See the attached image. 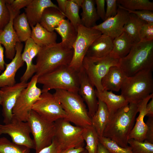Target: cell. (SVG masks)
Instances as JSON below:
<instances>
[{"label":"cell","instance_id":"12","mask_svg":"<svg viewBox=\"0 0 153 153\" xmlns=\"http://www.w3.org/2000/svg\"><path fill=\"white\" fill-rule=\"evenodd\" d=\"M32 110L51 122L60 119H66L67 117L58 100L49 92L42 93L40 99L33 105Z\"/></svg>","mask_w":153,"mask_h":153},{"label":"cell","instance_id":"2","mask_svg":"<svg viewBox=\"0 0 153 153\" xmlns=\"http://www.w3.org/2000/svg\"><path fill=\"white\" fill-rule=\"evenodd\" d=\"M73 53V47L62 42L41 47L37 56L35 74L39 77L61 66L69 65Z\"/></svg>","mask_w":153,"mask_h":153},{"label":"cell","instance_id":"43","mask_svg":"<svg viewBox=\"0 0 153 153\" xmlns=\"http://www.w3.org/2000/svg\"><path fill=\"white\" fill-rule=\"evenodd\" d=\"M107 5L105 20L115 16L117 12L116 0H105Z\"/></svg>","mask_w":153,"mask_h":153},{"label":"cell","instance_id":"16","mask_svg":"<svg viewBox=\"0 0 153 153\" xmlns=\"http://www.w3.org/2000/svg\"><path fill=\"white\" fill-rule=\"evenodd\" d=\"M79 81L78 93L85 103L88 108L89 116L91 118L97 111L98 101L94 86L82 67L78 72Z\"/></svg>","mask_w":153,"mask_h":153},{"label":"cell","instance_id":"35","mask_svg":"<svg viewBox=\"0 0 153 153\" xmlns=\"http://www.w3.org/2000/svg\"><path fill=\"white\" fill-rule=\"evenodd\" d=\"M30 150L11 142L5 137L0 138V153H30Z\"/></svg>","mask_w":153,"mask_h":153},{"label":"cell","instance_id":"49","mask_svg":"<svg viewBox=\"0 0 153 153\" xmlns=\"http://www.w3.org/2000/svg\"><path fill=\"white\" fill-rule=\"evenodd\" d=\"M85 148L84 147L71 148L65 150L61 151L60 153H80Z\"/></svg>","mask_w":153,"mask_h":153},{"label":"cell","instance_id":"9","mask_svg":"<svg viewBox=\"0 0 153 153\" xmlns=\"http://www.w3.org/2000/svg\"><path fill=\"white\" fill-rule=\"evenodd\" d=\"M54 138L61 151L72 148L83 147L84 141L82 136L83 128L72 125L65 119L54 122Z\"/></svg>","mask_w":153,"mask_h":153},{"label":"cell","instance_id":"14","mask_svg":"<svg viewBox=\"0 0 153 153\" xmlns=\"http://www.w3.org/2000/svg\"><path fill=\"white\" fill-rule=\"evenodd\" d=\"M118 7L117 12L115 16L107 18L102 23L92 27L113 39L123 33L124 26L130 17V14L127 11Z\"/></svg>","mask_w":153,"mask_h":153},{"label":"cell","instance_id":"54","mask_svg":"<svg viewBox=\"0 0 153 153\" xmlns=\"http://www.w3.org/2000/svg\"><path fill=\"white\" fill-rule=\"evenodd\" d=\"M2 95L3 92L2 91L0 90V105H1L2 101Z\"/></svg>","mask_w":153,"mask_h":153},{"label":"cell","instance_id":"28","mask_svg":"<svg viewBox=\"0 0 153 153\" xmlns=\"http://www.w3.org/2000/svg\"><path fill=\"white\" fill-rule=\"evenodd\" d=\"M94 0H83L81 7V24L88 28H92L100 18L97 13Z\"/></svg>","mask_w":153,"mask_h":153},{"label":"cell","instance_id":"19","mask_svg":"<svg viewBox=\"0 0 153 153\" xmlns=\"http://www.w3.org/2000/svg\"><path fill=\"white\" fill-rule=\"evenodd\" d=\"M153 97V93L138 103L139 115L136 119V123L129 135V140L133 139L141 142L144 140L147 129L146 125L144 121V118L146 114V105Z\"/></svg>","mask_w":153,"mask_h":153},{"label":"cell","instance_id":"1","mask_svg":"<svg viewBox=\"0 0 153 153\" xmlns=\"http://www.w3.org/2000/svg\"><path fill=\"white\" fill-rule=\"evenodd\" d=\"M138 111V103H131L110 116L103 136L126 148L129 135L135 124Z\"/></svg>","mask_w":153,"mask_h":153},{"label":"cell","instance_id":"40","mask_svg":"<svg viewBox=\"0 0 153 153\" xmlns=\"http://www.w3.org/2000/svg\"><path fill=\"white\" fill-rule=\"evenodd\" d=\"M8 8L18 16L21 8L26 7L32 0H5Z\"/></svg>","mask_w":153,"mask_h":153},{"label":"cell","instance_id":"24","mask_svg":"<svg viewBox=\"0 0 153 153\" xmlns=\"http://www.w3.org/2000/svg\"><path fill=\"white\" fill-rule=\"evenodd\" d=\"M31 38L35 42L42 47L56 43L57 35L54 31L50 32L39 23L31 27Z\"/></svg>","mask_w":153,"mask_h":153},{"label":"cell","instance_id":"6","mask_svg":"<svg viewBox=\"0 0 153 153\" xmlns=\"http://www.w3.org/2000/svg\"><path fill=\"white\" fill-rule=\"evenodd\" d=\"M152 71L142 70L126 77L120 89L121 94L129 103H138L153 93Z\"/></svg>","mask_w":153,"mask_h":153},{"label":"cell","instance_id":"47","mask_svg":"<svg viewBox=\"0 0 153 153\" xmlns=\"http://www.w3.org/2000/svg\"><path fill=\"white\" fill-rule=\"evenodd\" d=\"M28 39L29 42V55L31 59L33 60L34 57L37 55L41 47L35 43L31 37Z\"/></svg>","mask_w":153,"mask_h":153},{"label":"cell","instance_id":"42","mask_svg":"<svg viewBox=\"0 0 153 153\" xmlns=\"http://www.w3.org/2000/svg\"><path fill=\"white\" fill-rule=\"evenodd\" d=\"M117 5L118 6L127 11L129 14L136 15L146 22L153 23V12L152 11L146 10H132L126 9L119 5Z\"/></svg>","mask_w":153,"mask_h":153},{"label":"cell","instance_id":"10","mask_svg":"<svg viewBox=\"0 0 153 153\" xmlns=\"http://www.w3.org/2000/svg\"><path fill=\"white\" fill-rule=\"evenodd\" d=\"M119 60L111 57L110 55L98 58L85 57L82 62V67L97 91L104 90L101 83L102 79L110 67L119 66Z\"/></svg>","mask_w":153,"mask_h":153},{"label":"cell","instance_id":"3","mask_svg":"<svg viewBox=\"0 0 153 153\" xmlns=\"http://www.w3.org/2000/svg\"><path fill=\"white\" fill-rule=\"evenodd\" d=\"M119 66L128 77L142 70H153V40L134 44L128 55L119 59Z\"/></svg>","mask_w":153,"mask_h":153},{"label":"cell","instance_id":"25","mask_svg":"<svg viewBox=\"0 0 153 153\" xmlns=\"http://www.w3.org/2000/svg\"><path fill=\"white\" fill-rule=\"evenodd\" d=\"M113 47L110 54L112 57L120 59L126 56L135 44L125 32L113 40Z\"/></svg>","mask_w":153,"mask_h":153},{"label":"cell","instance_id":"5","mask_svg":"<svg viewBox=\"0 0 153 153\" xmlns=\"http://www.w3.org/2000/svg\"><path fill=\"white\" fill-rule=\"evenodd\" d=\"M37 83L42 85V93L52 89L78 93L79 86L78 72L69 65L61 66L38 77Z\"/></svg>","mask_w":153,"mask_h":153},{"label":"cell","instance_id":"41","mask_svg":"<svg viewBox=\"0 0 153 153\" xmlns=\"http://www.w3.org/2000/svg\"><path fill=\"white\" fill-rule=\"evenodd\" d=\"M10 16L5 0H0V29H3L9 23Z\"/></svg>","mask_w":153,"mask_h":153},{"label":"cell","instance_id":"48","mask_svg":"<svg viewBox=\"0 0 153 153\" xmlns=\"http://www.w3.org/2000/svg\"><path fill=\"white\" fill-rule=\"evenodd\" d=\"M146 109V116L153 117V97L147 103Z\"/></svg>","mask_w":153,"mask_h":153},{"label":"cell","instance_id":"51","mask_svg":"<svg viewBox=\"0 0 153 153\" xmlns=\"http://www.w3.org/2000/svg\"><path fill=\"white\" fill-rule=\"evenodd\" d=\"M4 48L0 43V70L3 71L5 69V63L4 57Z\"/></svg>","mask_w":153,"mask_h":153},{"label":"cell","instance_id":"30","mask_svg":"<svg viewBox=\"0 0 153 153\" xmlns=\"http://www.w3.org/2000/svg\"><path fill=\"white\" fill-rule=\"evenodd\" d=\"M13 26L20 42H26L31 37V30L25 12L14 18Z\"/></svg>","mask_w":153,"mask_h":153},{"label":"cell","instance_id":"26","mask_svg":"<svg viewBox=\"0 0 153 153\" xmlns=\"http://www.w3.org/2000/svg\"><path fill=\"white\" fill-rule=\"evenodd\" d=\"M65 17L58 9L53 7H48L44 11L39 24L48 31L53 32Z\"/></svg>","mask_w":153,"mask_h":153},{"label":"cell","instance_id":"55","mask_svg":"<svg viewBox=\"0 0 153 153\" xmlns=\"http://www.w3.org/2000/svg\"><path fill=\"white\" fill-rule=\"evenodd\" d=\"M80 153H88L87 150L85 149V150Z\"/></svg>","mask_w":153,"mask_h":153},{"label":"cell","instance_id":"7","mask_svg":"<svg viewBox=\"0 0 153 153\" xmlns=\"http://www.w3.org/2000/svg\"><path fill=\"white\" fill-rule=\"evenodd\" d=\"M33 137L35 153L50 145L54 136V122H49L33 110L29 112L27 121Z\"/></svg>","mask_w":153,"mask_h":153},{"label":"cell","instance_id":"23","mask_svg":"<svg viewBox=\"0 0 153 153\" xmlns=\"http://www.w3.org/2000/svg\"><path fill=\"white\" fill-rule=\"evenodd\" d=\"M95 92L98 99L106 105L110 116L129 103L122 95H116L111 91H98L95 89Z\"/></svg>","mask_w":153,"mask_h":153},{"label":"cell","instance_id":"32","mask_svg":"<svg viewBox=\"0 0 153 153\" xmlns=\"http://www.w3.org/2000/svg\"><path fill=\"white\" fill-rule=\"evenodd\" d=\"M82 136L86 143L85 148L88 153H97L99 143V136L92 125L83 128Z\"/></svg>","mask_w":153,"mask_h":153},{"label":"cell","instance_id":"52","mask_svg":"<svg viewBox=\"0 0 153 153\" xmlns=\"http://www.w3.org/2000/svg\"><path fill=\"white\" fill-rule=\"evenodd\" d=\"M97 153H110V152L99 142Z\"/></svg>","mask_w":153,"mask_h":153},{"label":"cell","instance_id":"15","mask_svg":"<svg viewBox=\"0 0 153 153\" xmlns=\"http://www.w3.org/2000/svg\"><path fill=\"white\" fill-rule=\"evenodd\" d=\"M28 82H20L11 86L1 88L3 92L2 115L3 122H10L13 117L12 110L17 99L22 91L28 86Z\"/></svg>","mask_w":153,"mask_h":153},{"label":"cell","instance_id":"57","mask_svg":"<svg viewBox=\"0 0 153 153\" xmlns=\"http://www.w3.org/2000/svg\"><path fill=\"white\" fill-rule=\"evenodd\" d=\"M1 70H0V73H1Z\"/></svg>","mask_w":153,"mask_h":153},{"label":"cell","instance_id":"36","mask_svg":"<svg viewBox=\"0 0 153 153\" xmlns=\"http://www.w3.org/2000/svg\"><path fill=\"white\" fill-rule=\"evenodd\" d=\"M80 8L72 0H67L65 14L76 30L78 26L81 24L79 14Z\"/></svg>","mask_w":153,"mask_h":153},{"label":"cell","instance_id":"8","mask_svg":"<svg viewBox=\"0 0 153 153\" xmlns=\"http://www.w3.org/2000/svg\"><path fill=\"white\" fill-rule=\"evenodd\" d=\"M77 31V37L72 46L73 57L69 66L78 72L82 67L83 59L90 46L102 34L95 29L82 24L78 26Z\"/></svg>","mask_w":153,"mask_h":153},{"label":"cell","instance_id":"56","mask_svg":"<svg viewBox=\"0 0 153 153\" xmlns=\"http://www.w3.org/2000/svg\"><path fill=\"white\" fill-rule=\"evenodd\" d=\"M3 31V30H2L0 29V34L2 33Z\"/></svg>","mask_w":153,"mask_h":153},{"label":"cell","instance_id":"34","mask_svg":"<svg viewBox=\"0 0 153 153\" xmlns=\"http://www.w3.org/2000/svg\"><path fill=\"white\" fill-rule=\"evenodd\" d=\"M116 2L117 5L131 10H153V3L148 0H116Z\"/></svg>","mask_w":153,"mask_h":153},{"label":"cell","instance_id":"53","mask_svg":"<svg viewBox=\"0 0 153 153\" xmlns=\"http://www.w3.org/2000/svg\"><path fill=\"white\" fill-rule=\"evenodd\" d=\"M72 1L80 7H81L83 0H72Z\"/></svg>","mask_w":153,"mask_h":153},{"label":"cell","instance_id":"17","mask_svg":"<svg viewBox=\"0 0 153 153\" xmlns=\"http://www.w3.org/2000/svg\"><path fill=\"white\" fill-rule=\"evenodd\" d=\"M23 47V45L21 42H17L14 57L9 63H5L6 69L0 75V88L12 86L16 83L15 77L16 73L24 63L21 58Z\"/></svg>","mask_w":153,"mask_h":153},{"label":"cell","instance_id":"46","mask_svg":"<svg viewBox=\"0 0 153 153\" xmlns=\"http://www.w3.org/2000/svg\"><path fill=\"white\" fill-rule=\"evenodd\" d=\"M95 1L96 5V10L98 15L104 21L106 12L105 10V0H95Z\"/></svg>","mask_w":153,"mask_h":153},{"label":"cell","instance_id":"37","mask_svg":"<svg viewBox=\"0 0 153 153\" xmlns=\"http://www.w3.org/2000/svg\"><path fill=\"white\" fill-rule=\"evenodd\" d=\"M99 141L110 153H133L129 146L126 148L122 147L113 141L103 136L99 137Z\"/></svg>","mask_w":153,"mask_h":153},{"label":"cell","instance_id":"38","mask_svg":"<svg viewBox=\"0 0 153 153\" xmlns=\"http://www.w3.org/2000/svg\"><path fill=\"white\" fill-rule=\"evenodd\" d=\"M128 143L133 153H153V144L133 139H129Z\"/></svg>","mask_w":153,"mask_h":153},{"label":"cell","instance_id":"13","mask_svg":"<svg viewBox=\"0 0 153 153\" xmlns=\"http://www.w3.org/2000/svg\"><path fill=\"white\" fill-rule=\"evenodd\" d=\"M31 133L27 122L19 120L13 116L9 123L0 124V135L7 134L11 137L13 142L30 149H35L33 140L30 136Z\"/></svg>","mask_w":153,"mask_h":153},{"label":"cell","instance_id":"50","mask_svg":"<svg viewBox=\"0 0 153 153\" xmlns=\"http://www.w3.org/2000/svg\"><path fill=\"white\" fill-rule=\"evenodd\" d=\"M58 6L60 10L64 14L65 13L67 6V0H57Z\"/></svg>","mask_w":153,"mask_h":153},{"label":"cell","instance_id":"18","mask_svg":"<svg viewBox=\"0 0 153 153\" xmlns=\"http://www.w3.org/2000/svg\"><path fill=\"white\" fill-rule=\"evenodd\" d=\"M8 9L10 14V20L0 34V43L5 48L6 58L12 60L15 55L16 44L20 42L13 26V19L17 16Z\"/></svg>","mask_w":153,"mask_h":153},{"label":"cell","instance_id":"31","mask_svg":"<svg viewBox=\"0 0 153 153\" xmlns=\"http://www.w3.org/2000/svg\"><path fill=\"white\" fill-rule=\"evenodd\" d=\"M130 14L129 19L124 25L123 30L135 44L140 42L139 31L141 26L146 22L136 15Z\"/></svg>","mask_w":153,"mask_h":153},{"label":"cell","instance_id":"45","mask_svg":"<svg viewBox=\"0 0 153 153\" xmlns=\"http://www.w3.org/2000/svg\"><path fill=\"white\" fill-rule=\"evenodd\" d=\"M61 151L59 144L54 137L50 145L42 149L38 153H60Z\"/></svg>","mask_w":153,"mask_h":153},{"label":"cell","instance_id":"29","mask_svg":"<svg viewBox=\"0 0 153 153\" xmlns=\"http://www.w3.org/2000/svg\"><path fill=\"white\" fill-rule=\"evenodd\" d=\"M54 30L61 37V42L72 47L77 37V31L68 19L61 21Z\"/></svg>","mask_w":153,"mask_h":153},{"label":"cell","instance_id":"22","mask_svg":"<svg viewBox=\"0 0 153 153\" xmlns=\"http://www.w3.org/2000/svg\"><path fill=\"white\" fill-rule=\"evenodd\" d=\"M113 40L109 37L102 34L91 45L85 56L98 58L109 55L113 47Z\"/></svg>","mask_w":153,"mask_h":153},{"label":"cell","instance_id":"20","mask_svg":"<svg viewBox=\"0 0 153 153\" xmlns=\"http://www.w3.org/2000/svg\"><path fill=\"white\" fill-rule=\"evenodd\" d=\"M49 7L60 10L58 6L50 0H32L25 8V13L31 27L39 23L44 10Z\"/></svg>","mask_w":153,"mask_h":153},{"label":"cell","instance_id":"44","mask_svg":"<svg viewBox=\"0 0 153 153\" xmlns=\"http://www.w3.org/2000/svg\"><path fill=\"white\" fill-rule=\"evenodd\" d=\"M145 123L147 129L144 141L153 144V117H148Z\"/></svg>","mask_w":153,"mask_h":153},{"label":"cell","instance_id":"33","mask_svg":"<svg viewBox=\"0 0 153 153\" xmlns=\"http://www.w3.org/2000/svg\"><path fill=\"white\" fill-rule=\"evenodd\" d=\"M25 42L23 52L21 54L22 60L26 63V68L25 71L20 78V82H27V81L36 73V69L35 64L32 62L29 53V42L28 39Z\"/></svg>","mask_w":153,"mask_h":153},{"label":"cell","instance_id":"27","mask_svg":"<svg viewBox=\"0 0 153 153\" xmlns=\"http://www.w3.org/2000/svg\"><path fill=\"white\" fill-rule=\"evenodd\" d=\"M98 101L97 110L91 117V120L92 125L95 129L99 137H101L103 136L110 115L105 103L99 99H98Z\"/></svg>","mask_w":153,"mask_h":153},{"label":"cell","instance_id":"4","mask_svg":"<svg viewBox=\"0 0 153 153\" xmlns=\"http://www.w3.org/2000/svg\"><path fill=\"white\" fill-rule=\"evenodd\" d=\"M53 94L67 114L66 120L83 128L92 125L85 102L78 93L56 90Z\"/></svg>","mask_w":153,"mask_h":153},{"label":"cell","instance_id":"11","mask_svg":"<svg viewBox=\"0 0 153 153\" xmlns=\"http://www.w3.org/2000/svg\"><path fill=\"white\" fill-rule=\"evenodd\" d=\"M38 76H33L27 87L20 93L13 108V116L18 120L26 122L33 105L40 99L41 90L37 86Z\"/></svg>","mask_w":153,"mask_h":153},{"label":"cell","instance_id":"21","mask_svg":"<svg viewBox=\"0 0 153 153\" xmlns=\"http://www.w3.org/2000/svg\"><path fill=\"white\" fill-rule=\"evenodd\" d=\"M127 77L119 66L111 67L102 79L101 83L103 90L118 92Z\"/></svg>","mask_w":153,"mask_h":153},{"label":"cell","instance_id":"39","mask_svg":"<svg viewBox=\"0 0 153 153\" xmlns=\"http://www.w3.org/2000/svg\"><path fill=\"white\" fill-rule=\"evenodd\" d=\"M139 36L140 42H146L153 41V23H144L140 29Z\"/></svg>","mask_w":153,"mask_h":153}]
</instances>
